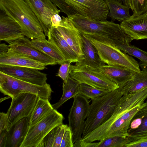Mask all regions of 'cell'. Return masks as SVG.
<instances>
[{"label": "cell", "instance_id": "cell-31", "mask_svg": "<svg viewBox=\"0 0 147 147\" xmlns=\"http://www.w3.org/2000/svg\"><path fill=\"white\" fill-rule=\"evenodd\" d=\"M111 90L97 88L87 84L80 83L78 94L82 95L88 99L92 100L103 96Z\"/></svg>", "mask_w": 147, "mask_h": 147}, {"label": "cell", "instance_id": "cell-34", "mask_svg": "<svg viewBox=\"0 0 147 147\" xmlns=\"http://www.w3.org/2000/svg\"><path fill=\"white\" fill-rule=\"evenodd\" d=\"M68 126L67 125L62 123L57 127L54 141L52 147H60L64 138L66 129Z\"/></svg>", "mask_w": 147, "mask_h": 147}, {"label": "cell", "instance_id": "cell-17", "mask_svg": "<svg viewBox=\"0 0 147 147\" xmlns=\"http://www.w3.org/2000/svg\"><path fill=\"white\" fill-rule=\"evenodd\" d=\"M0 40L9 44L24 36L19 24L0 10Z\"/></svg>", "mask_w": 147, "mask_h": 147}, {"label": "cell", "instance_id": "cell-22", "mask_svg": "<svg viewBox=\"0 0 147 147\" xmlns=\"http://www.w3.org/2000/svg\"><path fill=\"white\" fill-rule=\"evenodd\" d=\"M100 71L119 86L131 79L138 72L125 67L103 64Z\"/></svg>", "mask_w": 147, "mask_h": 147}, {"label": "cell", "instance_id": "cell-5", "mask_svg": "<svg viewBox=\"0 0 147 147\" xmlns=\"http://www.w3.org/2000/svg\"><path fill=\"white\" fill-rule=\"evenodd\" d=\"M67 17L82 34H100L129 44L131 41L120 25L113 22L93 20L78 15Z\"/></svg>", "mask_w": 147, "mask_h": 147}, {"label": "cell", "instance_id": "cell-16", "mask_svg": "<svg viewBox=\"0 0 147 147\" xmlns=\"http://www.w3.org/2000/svg\"><path fill=\"white\" fill-rule=\"evenodd\" d=\"M56 28L68 44L78 56L80 61L82 60L84 58L82 34L67 17L62 16V21L59 26Z\"/></svg>", "mask_w": 147, "mask_h": 147}, {"label": "cell", "instance_id": "cell-45", "mask_svg": "<svg viewBox=\"0 0 147 147\" xmlns=\"http://www.w3.org/2000/svg\"><path fill=\"white\" fill-rule=\"evenodd\" d=\"M10 97L9 96V97H4L3 98H1L0 99V102H1L2 101L5 100L9 98Z\"/></svg>", "mask_w": 147, "mask_h": 147}, {"label": "cell", "instance_id": "cell-18", "mask_svg": "<svg viewBox=\"0 0 147 147\" xmlns=\"http://www.w3.org/2000/svg\"><path fill=\"white\" fill-rule=\"evenodd\" d=\"M127 133L132 141L147 138V101L132 118Z\"/></svg>", "mask_w": 147, "mask_h": 147}, {"label": "cell", "instance_id": "cell-38", "mask_svg": "<svg viewBox=\"0 0 147 147\" xmlns=\"http://www.w3.org/2000/svg\"><path fill=\"white\" fill-rule=\"evenodd\" d=\"M8 123V117L7 113H0V133L7 130Z\"/></svg>", "mask_w": 147, "mask_h": 147}, {"label": "cell", "instance_id": "cell-14", "mask_svg": "<svg viewBox=\"0 0 147 147\" xmlns=\"http://www.w3.org/2000/svg\"><path fill=\"white\" fill-rule=\"evenodd\" d=\"M9 49L25 55L45 65L56 64L51 57L34 47L31 40L24 36L9 44Z\"/></svg>", "mask_w": 147, "mask_h": 147}, {"label": "cell", "instance_id": "cell-4", "mask_svg": "<svg viewBox=\"0 0 147 147\" xmlns=\"http://www.w3.org/2000/svg\"><path fill=\"white\" fill-rule=\"evenodd\" d=\"M84 35L95 47L104 63L125 67L136 72L141 71L138 62L121 50L114 44L112 39L100 34Z\"/></svg>", "mask_w": 147, "mask_h": 147}, {"label": "cell", "instance_id": "cell-43", "mask_svg": "<svg viewBox=\"0 0 147 147\" xmlns=\"http://www.w3.org/2000/svg\"><path fill=\"white\" fill-rule=\"evenodd\" d=\"M142 70H143L147 73V63L143 62L140 61L139 63Z\"/></svg>", "mask_w": 147, "mask_h": 147}, {"label": "cell", "instance_id": "cell-12", "mask_svg": "<svg viewBox=\"0 0 147 147\" xmlns=\"http://www.w3.org/2000/svg\"><path fill=\"white\" fill-rule=\"evenodd\" d=\"M32 68L0 64V71L9 76L38 85L47 83V75Z\"/></svg>", "mask_w": 147, "mask_h": 147}, {"label": "cell", "instance_id": "cell-21", "mask_svg": "<svg viewBox=\"0 0 147 147\" xmlns=\"http://www.w3.org/2000/svg\"><path fill=\"white\" fill-rule=\"evenodd\" d=\"M29 118L24 117L14 124L7 131L5 147H20L28 133Z\"/></svg>", "mask_w": 147, "mask_h": 147}, {"label": "cell", "instance_id": "cell-44", "mask_svg": "<svg viewBox=\"0 0 147 147\" xmlns=\"http://www.w3.org/2000/svg\"><path fill=\"white\" fill-rule=\"evenodd\" d=\"M118 1L120 3H121L123 4V5L127 6V3L126 2V0H116Z\"/></svg>", "mask_w": 147, "mask_h": 147}, {"label": "cell", "instance_id": "cell-30", "mask_svg": "<svg viewBox=\"0 0 147 147\" xmlns=\"http://www.w3.org/2000/svg\"><path fill=\"white\" fill-rule=\"evenodd\" d=\"M132 141L129 137L114 136L103 139L97 142L96 147H124Z\"/></svg>", "mask_w": 147, "mask_h": 147}, {"label": "cell", "instance_id": "cell-47", "mask_svg": "<svg viewBox=\"0 0 147 147\" xmlns=\"http://www.w3.org/2000/svg\"><path fill=\"white\" fill-rule=\"evenodd\" d=\"M104 0L105 1V0Z\"/></svg>", "mask_w": 147, "mask_h": 147}, {"label": "cell", "instance_id": "cell-13", "mask_svg": "<svg viewBox=\"0 0 147 147\" xmlns=\"http://www.w3.org/2000/svg\"><path fill=\"white\" fill-rule=\"evenodd\" d=\"M38 18L46 36L51 25V18L61 11L50 0H24Z\"/></svg>", "mask_w": 147, "mask_h": 147}, {"label": "cell", "instance_id": "cell-1", "mask_svg": "<svg viewBox=\"0 0 147 147\" xmlns=\"http://www.w3.org/2000/svg\"><path fill=\"white\" fill-rule=\"evenodd\" d=\"M147 98V87L128 94L123 95L109 118L82 138L92 142L114 136H128V129L136 113L144 105Z\"/></svg>", "mask_w": 147, "mask_h": 147}, {"label": "cell", "instance_id": "cell-6", "mask_svg": "<svg viewBox=\"0 0 147 147\" xmlns=\"http://www.w3.org/2000/svg\"><path fill=\"white\" fill-rule=\"evenodd\" d=\"M0 91L4 95L13 98L23 93L37 95L38 97L50 100L53 91L47 83L38 85L28 83L0 71Z\"/></svg>", "mask_w": 147, "mask_h": 147}, {"label": "cell", "instance_id": "cell-29", "mask_svg": "<svg viewBox=\"0 0 147 147\" xmlns=\"http://www.w3.org/2000/svg\"><path fill=\"white\" fill-rule=\"evenodd\" d=\"M113 40L114 44L123 52L138 58L142 62L147 63V52L119 40L113 39Z\"/></svg>", "mask_w": 147, "mask_h": 147}, {"label": "cell", "instance_id": "cell-9", "mask_svg": "<svg viewBox=\"0 0 147 147\" xmlns=\"http://www.w3.org/2000/svg\"><path fill=\"white\" fill-rule=\"evenodd\" d=\"M72 15H78L94 20L107 21L109 9L104 0H63Z\"/></svg>", "mask_w": 147, "mask_h": 147}, {"label": "cell", "instance_id": "cell-37", "mask_svg": "<svg viewBox=\"0 0 147 147\" xmlns=\"http://www.w3.org/2000/svg\"><path fill=\"white\" fill-rule=\"evenodd\" d=\"M124 147H147V138L132 141Z\"/></svg>", "mask_w": 147, "mask_h": 147}, {"label": "cell", "instance_id": "cell-26", "mask_svg": "<svg viewBox=\"0 0 147 147\" xmlns=\"http://www.w3.org/2000/svg\"><path fill=\"white\" fill-rule=\"evenodd\" d=\"M80 84L69 75L67 80L63 82L61 97L57 102L52 105L53 109L57 110L68 100L78 94Z\"/></svg>", "mask_w": 147, "mask_h": 147}, {"label": "cell", "instance_id": "cell-35", "mask_svg": "<svg viewBox=\"0 0 147 147\" xmlns=\"http://www.w3.org/2000/svg\"><path fill=\"white\" fill-rule=\"evenodd\" d=\"M71 63V61H67L61 64L58 72L56 76L61 78L63 82L67 80L70 75V66Z\"/></svg>", "mask_w": 147, "mask_h": 147}, {"label": "cell", "instance_id": "cell-10", "mask_svg": "<svg viewBox=\"0 0 147 147\" xmlns=\"http://www.w3.org/2000/svg\"><path fill=\"white\" fill-rule=\"evenodd\" d=\"M74 99L68 119V126L72 134L74 143L82 138L90 104L88 99L82 95L78 94Z\"/></svg>", "mask_w": 147, "mask_h": 147}, {"label": "cell", "instance_id": "cell-24", "mask_svg": "<svg viewBox=\"0 0 147 147\" xmlns=\"http://www.w3.org/2000/svg\"><path fill=\"white\" fill-rule=\"evenodd\" d=\"M36 48L51 57L57 64H61L66 61L62 53L51 41L44 40L34 39L31 40Z\"/></svg>", "mask_w": 147, "mask_h": 147}, {"label": "cell", "instance_id": "cell-28", "mask_svg": "<svg viewBox=\"0 0 147 147\" xmlns=\"http://www.w3.org/2000/svg\"><path fill=\"white\" fill-rule=\"evenodd\" d=\"M49 101L38 97L34 109L29 117V126L38 122L53 109Z\"/></svg>", "mask_w": 147, "mask_h": 147}, {"label": "cell", "instance_id": "cell-41", "mask_svg": "<svg viewBox=\"0 0 147 147\" xmlns=\"http://www.w3.org/2000/svg\"><path fill=\"white\" fill-rule=\"evenodd\" d=\"M7 130L0 133V147H5L7 141Z\"/></svg>", "mask_w": 147, "mask_h": 147}, {"label": "cell", "instance_id": "cell-42", "mask_svg": "<svg viewBox=\"0 0 147 147\" xmlns=\"http://www.w3.org/2000/svg\"><path fill=\"white\" fill-rule=\"evenodd\" d=\"M9 49L8 45L5 43L1 44L0 45V55L7 52Z\"/></svg>", "mask_w": 147, "mask_h": 147}, {"label": "cell", "instance_id": "cell-46", "mask_svg": "<svg viewBox=\"0 0 147 147\" xmlns=\"http://www.w3.org/2000/svg\"><path fill=\"white\" fill-rule=\"evenodd\" d=\"M126 1L127 3V6L130 7L129 0H126Z\"/></svg>", "mask_w": 147, "mask_h": 147}, {"label": "cell", "instance_id": "cell-36", "mask_svg": "<svg viewBox=\"0 0 147 147\" xmlns=\"http://www.w3.org/2000/svg\"><path fill=\"white\" fill-rule=\"evenodd\" d=\"M58 7L61 11L65 14L68 17L71 15V11L68 5L63 0H50Z\"/></svg>", "mask_w": 147, "mask_h": 147}, {"label": "cell", "instance_id": "cell-39", "mask_svg": "<svg viewBox=\"0 0 147 147\" xmlns=\"http://www.w3.org/2000/svg\"><path fill=\"white\" fill-rule=\"evenodd\" d=\"M97 142H87L83 141L82 138L76 140L74 144L73 147H96Z\"/></svg>", "mask_w": 147, "mask_h": 147}, {"label": "cell", "instance_id": "cell-3", "mask_svg": "<svg viewBox=\"0 0 147 147\" xmlns=\"http://www.w3.org/2000/svg\"><path fill=\"white\" fill-rule=\"evenodd\" d=\"M123 95L119 87L103 96L92 99L82 138L109 118Z\"/></svg>", "mask_w": 147, "mask_h": 147}, {"label": "cell", "instance_id": "cell-33", "mask_svg": "<svg viewBox=\"0 0 147 147\" xmlns=\"http://www.w3.org/2000/svg\"><path fill=\"white\" fill-rule=\"evenodd\" d=\"M57 126L53 129L46 135L39 143L37 147H53Z\"/></svg>", "mask_w": 147, "mask_h": 147}, {"label": "cell", "instance_id": "cell-19", "mask_svg": "<svg viewBox=\"0 0 147 147\" xmlns=\"http://www.w3.org/2000/svg\"><path fill=\"white\" fill-rule=\"evenodd\" d=\"M0 64L27 67L42 70L45 65L25 55L10 50L0 55Z\"/></svg>", "mask_w": 147, "mask_h": 147}, {"label": "cell", "instance_id": "cell-20", "mask_svg": "<svg viewBox=\"0 0 147 147\" xmlns=\"http://www.w3.org/2000/svg\"><path fill=\"white\" fill-rule=\"evenodd\" d=\"M48 40L57 47L64 57L66 61L78 63L80 58L77 54L69 46L56 28L52 25L48 29Z\"/></svg>", "mask_w": 147, "mask_h": 147}, {"label": "cell", "instance_id": "cell-25", "mask_svg": "<svg viewBox=\"0 0 147 147\" xmlns=\"http://www.w3.org/2000/svg\"><path fill=\"white\" fill-rule=\"evenodd\" d=\"M147 87V73L142 70L137 72L119 88L123 95L137 92Z\"/></svg>", "mask_w": 147, "mask_h": 147}, {"label": "cell", "instance_id": "cell-7", "mask_svg": "<svg viewBox=\"0 0 147 147\" xmlns=\"http://www.w3.org/2000/svg\"><path fill=\"white\" fill-rule=\"evenodd\" d=\"M69 73L70 76L80 83L97 88L112 91L119 87L100 71L86 65L78 63L71 65Z\"/></svg>", "mask_w": 147, "mask_h": 147}, {"label": "cell", "instance_id": "cell-40", "mask_svg": "<svg viewBox=\"0 0 147 147\" xmlns=\"http://www.w3.org/2000/svg\"><path fill=\"white\" fill-rule=\"evenodd\" d=\"M62 20V18L59 14H55L51 18L52 25L55 28L59 26Z\"/></svg>", "mask_w": 147, "mask_h": 147}, {"label": "cell", "instance_id": "cell-11", "mask_svg": "<svg viewBox=\"0 0 147 147\" xmlns=\"http://www.w3.org/2000/svg\"><path fill=\"white\" fill-rule=\"evenodd\" d=\"M38 98L36 94L26 93L11 98V105L7 113L8 117L7 131L19 120L30 117Z\"/></svg>", "mask_w": 147, "mask_h": 147}, {"label": "cell", "instance_id": "cell-15", "mask_svg": "<svg viewBox=\"0 0 147 147\" xmlns=\"http://www.w3.org/2000/svg\"><path fill=\"white\" fill-rule=\"evenodd\" d=\"M120 25L131 41L147 39V11L139 15L133 14L122 22Z\"/></svg>", "mask_w": 147, "mask_h": 147}, {"label": "cell", "instance_id": "cell-8", "mask_svg": "<svg viewBox=\"0 0 147 147\" xmlns=\"http://www.w3.org/2000/svg\"><path fill=\"white\" fill-rule=\"evenodd\" d=\"M64 119L63 115L53 109L41 120L29 126L27 135L20 147H37L49 132L63 123Z\"/></svg>", "mask_w": 147, "mask_h": 147}, {"label": "cell", "instance_id": "cell-27", "mask_svg": "<svg viewBox=\"0 0 147 147\" xmlns=\"http://www.w3.org/2000/svg\"><path fill=\"white\" fill-rule=\"evenodd\" d=\"M105 2L109 9L108 16L111 18V22L117 20L121 22L131 16L129 7L116 0H106Z\"/></svg>", "mask_w": 147, "mask_h": 147}, {"label": "cell", "instance_id": "cell-32", "mask_svg": "<svg viewBox=\"0 0 147 147\" xmlns=\"http://www.w3.org/2000/svg\"><path fill=\"white\" fill-rule=\"evenodd\" d=\"M133 14L139 15L147 11V0H129Z\"/></svg>", "mask_w": 147, "mask_h": 147}, {"label": "cell", "instance_id": "cell-2", "mask_svg": "<svg viewBox=\"0 0 147 147\" xmlns=\"http://www.w3.org/2000/svg\"><path fill=\"white\" fill-rule=\"evenodd\" d=\"M0 9L17 22L24 36L31 39H46L38 18L24 0H0Z\"/></svg>", "mask_w": 147, "mask_h": 147}, {"label": "cell", "instance_id": "cell-23", "mask_svg": "<svg viewBox=\"0 0 147 147\" xmlns=\"http://www.w3.org/2000/svg\"><path fill=\"white\" fill-rule=\"evenodd\" d=\"M82 49L84 58L77 63L87 65L100 71L105 64L101 60L95 47L84 35L82 34Z\"/></svg>", "mask_w": 147, "mask_h": 147}]
</instances>
